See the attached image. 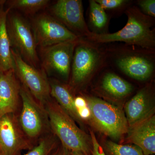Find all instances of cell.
<instances>
[{"label": "cell", "mask_w": 155, "mask_h": 155, "mask_svg": "<svg viewBox=\"0 0 155 155\" xmlns=\"http://www.w3.org/2000/svg\"><path fill=\"white\" fill-rule=\"evenodd\" d=\"M78 114L81 119H86L89 118L90 116V111L87 106L78 109Z\"/></svg>", "instance_id": "26"}, {"label": "cell", "mask_w": 155, "mask_h": 155, "mask_svg": "<svg viewBox=\"0 0 155 155\" xmlns=\"http://www.w3.org/2000/svg\"><path fill=\"white\" fill-rule=\"evenodd\" d=\"M45 105L51 128L62 146L70 151L81 152L88 155L92 147L91 136L78 127L58 103L49 100Z\"/></svg>", "instance_id": "2"}, {"label": "cell", "mask_w": 155, "mask_h": 155, "mask_svg": "<svg viewBox=\"0 0 155 155\" xmlns=\"http://www.w3.org/2000/svg\"><path fill=\"white\" fill-rule=\"evenodd\" d=\"M10 9L0 10V71L14 69L11 46L7 29V19Z\"/></svg>", "instance_id": "17"}, {"label": "cell", "mask_w": 155, "mask_h": 155, "mask_svg": "<svg viewBox=\"0 0 155 155\" xmlns=\"http://www.w3.org/2000/svg\"><path fill=\"white\" fill-rule=\"evenodd\" d=\"M20 97L22 101V109L19 124L28 137L35 138L44 130L47 115L43 106L35 99L28 89L23 85L20 87Z\"/></svg>", "instance_id": "8"}, {"label": "cell", "mask_w": 155, "mask_h": 155, "mask_svg": "<svg viewBox=\"0 0 155 155\" xmlns=\"http://www.w3.org/2000/svg\"><path fill=\"white\" fill-rule=\"evenodd\" d=\"M105 145L108 155H143L142 150L135 145L119 144L112 141H107Z\"/></svg>", "instance_id": "21"}, {"label": "cell", "mask_w": 155, "mask_h": 155, "mask_svg": "<svg viewBox=\"0 0 155 155\" xmlns=\"http://www.w3.org/2000/svg\"><path fill=\"white\" fill-rule=\"evenodd\" d=\"M92 142V155H107L100 144L93 131H90Z\"/></svg>", "instance_id": "25"}, {"label": "cell", "mask_w": 155, "mask_h": 155, "mask_svg": "<svg viewBox=\"0 0 155 155\" xmlns=\"http://www.w3.org/2000/svg\"><path fill=\"white\" fill-rule=\"evenodd\" d=\"M52 155H71V151L62 146Z\"/></svg>", "instance_id": "28"}, {"label": "cell", "mask_w": 155, "mask_h": 155, "mask_svg": "<svg viewBox=\"0 0 155 155\" xmlns=\"http://www.w3.org/2000/svg\"><path fill=\"white\" fill-rule=\"evenodd\" d=\"M75 104L77 109L86 107L87 103L85 99L82 97H78L75 98Z\"/></svg>", "instance_id": "27"}, {"label": "cell", "mask_w": 155, "mask_h": 155, "mask_svg": "<svg viewBox=\"0 0 155 155\" xmlns=\"http://www.w3.org/2000/svg\"><path fill=\"white\" fill-rule=\"evenodd\" d=\"M127 23L121 30L112 33L97 34L92 32L87 39L94 43L123 42L148 50L155 46V29L152 17L143 14L137 7L127 9Z\"/></svg>", "instance_id": "1"}, {"label": "cell", "mask_w": 155, "mask_h": 155, "mask_svg": "<svg viewBox=\"0 0 155 155\" xmlns=\"http://www.w3.org/2000/svg\"><path fill=\"white\" fill-rule=\"evenodd\" d=\"M85 100L91 122L100 132L116 140L127 134L129 127L121 108L95 97H87Z\"/></svg>", "instance_id": "3"}, {"label": "cell", "mask_w": 155, "mask_h": 155, "mask_svg": "<svg viewBox=\"0 0 155 155\" xmlns=\"http://www.w3.org/2000/svg\"><path fill=\"white\" fill-rule=\"evenodd\" d=\"M137 5L143 14L152 18L155 17V0H140Z\"/></svg>", "instance_id": "23"}, {"label": "cell", "mask_w": 155, "mask_h": 155, "mask_svg": "<svg viewBox=\"0 0 155 155\" xmlns=\"http://www.w3.org/2000/svg\"><path fill=\"white\" fill-rule=\"evenodd\" d=\"M51 95L73 120L81 124L83 120L78 114L74 98L67 86L57 81L50 82Z\"/></svg>", "instance_id": "16"}, {"label": "cell", "mask_w": 155, "mask_h": 155, "mask_svg": "<svg viewBox=\"0 0 155 155\" xmlns=\"http://www.w3.org/2000/svg\"><path fill=\"white\" fill-rule=\"evenodd\" d=\"M11 51L15 75L35 99L44 107L51 96L50 82L46 76L42 71L26 63L14 50Z\"/></svg>", "instance_id": "6"}, {"label": "cell", "mask_w": 155, "mask_h": 155, "mask_svg": "<svg viewBox=\"0 0 155 155\" xmlns=\"http://www.w3.org/2000/svg\"><path fill=\"white\" fill-rule=\"evenodd\" d=\"M105 10H115L122 8L129 2L125 0H95Z\"/></svg>", "instance_id": "24"}, {"label": "cell", "mask_w": 155, "mask_h": 155, "mask_svg": "<svg viewBox=\"0 0 155 155\" xmlns=\"http://www.w3.org/2000/svg\"><path fill=\"white\" fill-rule=\"evenodd\" d=\"M90 22L92 28L94 29V33H104L108 23L107 15L105 10L95 0L89 1Z\"/></svg>", "instance_id": "19"}, {"label": "cell", "mask_w": 155, "mask_h": 155, "mask_svg": "<svg viewBox=\"0 0 155 155\" xmlns=\"http://www.w3.org/2000/svg\"><path fill=\"white\" fill-rule=\"evenodd\" d=\"M0 155H3L2 153H0Z\"/></svg>", "instance_id": "31"}, {"label": "cell", "mask_w": 155, "mask_h": 155, "mask_svg": "<svg viewBox=\"0 0 155 155\" xmlns=\"http://www.w3.org/2000/svg\"><path fill=\"white\" fill-rule=\"evenodd\" d=\"M153 94L149 87L142 88L125 104V116L129 127L153 116L155 106Z\"/></svg>", "instance_id": "12"}, {"label": "cell", "mask_w": 155, "mask_h": 155, "mask_svg": "<svg viewBox=\"0 0 155 155\" xmlns=\"http://www.w3.org/2000/svg\"><path fill=\"white\" fill-rule=\"evenodd\" d=\"M117 67L126 75L135 80H147L153 75V62L146 56L127 54L120 56L116 61Z\"/></svg>", "instance_id": "14"}, {"label": "cell", "mask_w": 155, "mask_h": 155, "mask_svg": "<svg viewBox=\"0 0 155 155\" xmlns=\"http://www.w3.org/2000/svg\"><path fill=\"white\" fill-rule=\"evenodd\" d=\"M101 87L107 94L117 99L127 97L134 89L131 84L111 72L106 73L103 76Z\"/></svg>", "instance_id": "18"}, {"label": "cell", "mask_w": 155, "mask_h": 155, "mask_svg": "<svg viewBox=\"0 0 155 155\" xmlns=\"http://www.w3.org/2000/svg\"><path fill=\"white\" fill-rule=\"evenodd\" d=\"M127 140L142 151L143 155L155 153V116L154 115L128 128Z\"/></svg>", "instance_id": "15"}, {"label": "cell", "mask_w": 155, "mask_h": 155, "mask_svg": "<svg viewBox=\"0 0 155 155\" xmlns=\"http://www.w3.org/2000/svg\"><path fill=\"white\" fill-rule=\"evenodd\" d=\"M20 87L14 69L0 71V118L16 110Z\"/></svg>", "instance_id": "13"}, {"label": "cell", "mask_w": 155, "mask_h": 155, "mask_svg": "<svg viewBox=\"0 0 155 155\" xmlns=\"http://www.w3.org/2000/svg\"><path fill=\"white\" fill-rule=\"evenodd\" d=\"M79 40L65 42L42 48L43 66L48 71L67 78L71 71L74 50Z\"/></svg>", "instance_id": "11"}, {"label": "cell", "mask_w": 155, "mask_h": 155, "mask_svg": "<svg viewBox=\"0 0 155 155\" xmlns=\"http://www.w3.org/2000/svg\"><path fill=\"white\" fill-rule=\"evenodd\" d=\"M51 12L55 19L78 36L87 38L91 33L84 19L81 0H58Z\"/></svg>", "instance_id": "9"}, {"label": "cell", "mask_w": 155, "mask_h": 155, "mask_svg": "<svg viewBox=\"0 0 155 155\" xmlns=\"http://www.w3.org/2000/svg\"><path fill=\"white\" fill-rule=\"evenodd\" d=\"M7 1L5 0H0V6H3L5 3H6Z\"/></svg>", "instance_id": "30"}, {"label": "cell", "mask_w": 155, "mask_h": 155, "mask_svg": "<svg viewBox=\"0 0 155 155\" xmlns=\"http://www.w3.org/2000/svg\"><path fill=\"white\" fill-rule=\"evenodd\" d=\"M7 29L11 47L24 61L35 67L39 62L37 45L29 23L21 16L13 14L7 19Z\"/></svg>", "instance_id": "4"}, {"label": "cell", "mask_w": 155, "mask_h": 155, "mask_svg": "<svg viewBox=\"0 0 155 155\" xmlns=\"http://www.w3.org/2000/svg\"><path fill=\"white\" fill-rule=\"evenodd\" d=\"M26 135L14 114L0 118V149L4 155H17L30 146Z\"/></svg>", "instance_id": "10"}, {"label": "cell", "mask_w": 155, "mask_h": 155, "mask_svg": "<svg viewBox=\"0 0 155 155\" xmlns=\"http://www.w3.org/2000/svg\"><path fill=\"white\" fill-rule=\"evenodd\" d=\"M32 30L37 46L44 48L65 42L79 40V36L52 16L42 14L33 19Z\"/></svg>", "instance_id": "7"}, {"label": "cell", "mask_w": 155, "mask_h": 155, "mask_svg": "<svg viewBox=\"0 0 155 155\" xmlns=\"http://www.w3.org/2000/svg\"><path fill=\"white\" fill-rule=\"evenodd\" d=\"M55 145L56 140L54 137H46L25 155H51Z\"/></svg>", "instance_id": "22"}, {"label": "cell", "mask_w": 155, "mask_h": 155, "mask_svg": "<svg viewBox=\"0 0 155 155\" xmlns=\"http://www.w3.org/2000/svg\"><path fill=\"white\" fill-rule=\"evenodd\" d=\"M102 53L90 43L79 41L74 50L71 65V83L73 86L83 84L101 67Z\"/></svg>", "instance_id": "5"}, {"label": "cell", "mask_w": 155, "mask_h": 155, "mask_svg": "<svg viewBox=\"0 0 155 155\" xmlns=\"http://www.w3.org/2000/svg\"></svg>", "instance_id": "32"}, {"label": "cell", "mask_w": 155, "mask_h": 155, "mask_svg": "<svg viewBox=\"0 0 155 155\" xmlns=\"http://www.w3.org/2000/svg\"><path fill=\"white\" fill-rule=\"evenodd\" d=\"M9 9H15L27 14H33L47 7L48 0H11L6 2Z\"/></svg>", "instance_id": "20"}, {"label": "cell", "mask_w": 155, "mask_h": 155, "mask_svg": "<svg viewBox=\"0 0 155 155\" xmlns=\"http://www.w3.org/2000/svg\"><path fill=\"white\" fill-rule=\"evenodd\" d=\"M71 155H87L80 151H71Z\"/></svg>", "instance_id": "29"}]
</instances>
